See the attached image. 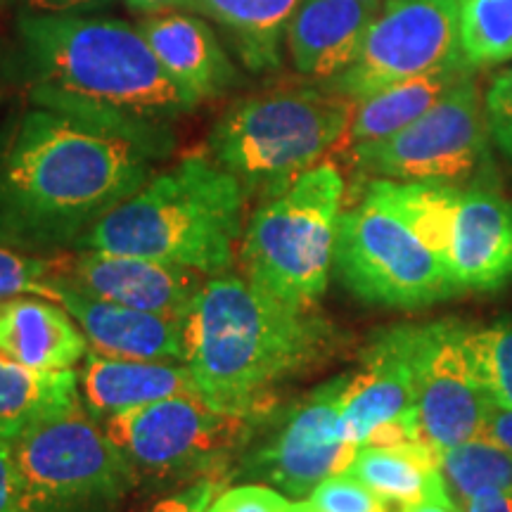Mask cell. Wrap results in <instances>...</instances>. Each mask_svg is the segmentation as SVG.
<instances>
[{
    "instance_id": "10",
    "label": "cell",
    "mask_w": 512,
    "mask_h": 512,
    "mask_svg": "<svg viewBox=\"0 0 512 512\" xmlns=\"http://www.w3.org/2000/svg\"><path fill=\"white\" fill-rule=\"evenodd\" d=\"M349 380L351 373L330 377L256 418L230 479L273 486L292 501H304L320 482L347 470L358 446L342 439L337 422Z\"/></svg>"
},
{
    "instance_id": "38",
    "label": "cell",
    "mask_w": 512,
    "mask_h": 512,
    "mask_svg": "<svg viewBox=\"0 0 512 512\" xmlns=\"http://www.w3.org/2000/svg\"><path fill=\"white\" fill-rule=\"evenodd\" d=\"M128 10L136 12L140 17L162 15V12H176V10H192L195 0H124Z\"/></svg>"
},
{
    "instance_id": "4",
    "label": "cell",
    "mask_w": 512,
    "mask_h": 512,
    "mask_svg": "<svg viewBox=\"0 0 512 512\" xmlns=\"http://www.w3.org/2000/svg\"><path fill=\"white\" fill-rule=\"evenodd\" d=\"M247 190L209 155L159 171L83 238L76 249L133 254L228 273L245 233Z\"/></svg>"
},
{
    "instance_id": "12",
    "label": "cell",
    "mask_w": 512,
    "mask_h": 512,
    "mask_svg": "<svg viewBox=\"0 0 512 512\" xmlns=\"http://www.w3.org/2000/svg\"><path fill=\"white\" fill-rule=\"evenodd\" d=\"M456 62L465 60L453 0H387L363 36L356 60L323 83L361 102Z\"/></svg>"
},
{
    "instance_id": "26",
    "label": "cell",
    "mask_w": 512,
    "mask_h": 512,
    "mask_svg": "<svg viewBox=\"0 0 512 512\" xmlns=\"http://www.w3.org/2000/svg\"><path fill=\"white\" fill-rule=\"evenodd\" d=\"M439 470L458 508L489 489L512 486V453L486 437H472L439 451Z\"/></svg>"
},
{
    "instance_id": "22",
    "label": "cell",
    "mask_w": 512,
    "mask_h": 512,
    "mask_svg": "<svg viewBox=\"0 0 512 512\" xmlns=\"http://www.w3.org/2000/svg\"><path fill=\"white\" fill-rule=\"evenodd\" d=\"M76 370H34L0 354V441H17L31 427L81 408Z\"/></svg>"
},
{
    "instance_id": "3",
    "label": "cell",
    "mask_w": 512,
    "mask_h": 512,
    "mask_svg": "<svg viewBox=\"0 0 512 512\" xmlns=\"http://www.w3.org/2000/svg\"><path fill=\"white\" fill-rule=\"evenodd\" d=\"M10 67L31 105L83 117L174 126L202 105L119 19L24 10Z\"/></svg>"
},
{
    "instance_id": "20",
    "label": "cell",
    "mask_w": 512,
    "mask_h": 512,
    "mask_svg": "<svg viewBox=\"0 0 512 512\" xmlns=\"http://www.w3.org/2000/svg\"><path fill=\"white\" fill-rule=\"evenodd\" d=\"M81 401L93 418L105 420L147 403L197 396V384L185 363L114 358L88 349L79 373Z\"/></svg>"
},
{
    "instance_id": "14",
    "label": "cell",
    "mask_w": 512,
    "mask_h": 512,
    "mask_svg": "<svg viewBox=\"0 0 512 512\" xmlns=\"http://www.w3.org/2000/svg\"><path fill=\"white\" fill-rule=\"evenodd\" d=\"M413 347L415 323H401L377 330L361 349L337 422L347 444L361 448L420 441Z\"/></svg>"
},
{
    "instance_id": "19",
    "label": "cell",
    "mask_w": 512,
    "mask_h": 512,
    "mask_svg": "<svg viewBox=\"0 0 512 512\" xmlns=\"http://www.w3.org/2000/svg\"><path fill=\"white\" fill-rule=\"evenodd\" d=\"M138 29L166 72L200 102L221 98L242 81L209 19L176 10L143 17Z\"/></svg>"
},
{
    "instance_id": "7",
    "label": "cell",
    "mask_w": 512,
    "mask_h": 512,
    "mask_svg": "<svg viewBox=\"0 0 512 512\" xmlns=\"http://www.w3.org/2000/svg\"><path fill=\"white\" fill-rule=\"evenodd\" d=\"M27 512H119L140 484L124 451L86 406L12 441Z\"/></svg>"
},
{
    "instance_id": "5",
    "label": "cell",
    "mask_w": 512,
    "mask_h": 512,
    "mask_svg": "<svg viewBox=\"0 0 512 512\" xmlns=\"http://www.w3.org/2000/svg\"><path fill=\"white\" fill-rule=\"evenodd\" d=\"M356 100L320 86H285L230 105L209 133V157L242 188L278 195L299 176L339 152Z\"/></svg>"
},
{
    "instance_id": "9",
    "label": "cell",
    "mask_w": 512,
    "mask_h": 512,
    "mask_svg": "<svg viewBox=\"0 0 512 512\" xmlns=\"http://www.w3.org/2000/svg\"><path fill=\"white\" fill-rule=\"evenodd\" d=\"M254 420L214 411L197 396H174L114 413L102 420V427L124 451L140 482L174 484L204 477L230 479V467Z\"/></svg>"
},
{
    "instance_id": "17",
    "label": "cell",
    "mask_w": 512,
    "mask_h": 512,
    "mask_svg": "<svg viewBox=\"0 0 512 512\" xmlns=\"http://www.w3.org/2000/svg\"><path fill=\"white\" fill-rule=\"evenodd\" d=\"M451 275L463 292H494L512 280V202L489 185L460 190Z\"/></svg>"
},
{
    "instance_id": "40",
    "label": "cell",
    "mask_w": 512,
    "mask_h": 512,
    "mask_svg": "<svg viewBox=\"0 0 512 512\" xmlns=\"http://www.w3.org/2000/svg\"><path fill=\"white\" fill-rule=\"evenodd\" d=\"M12 81V67H10V55H3L0 50V102L5 98V88Z\"/></svg>"
},
{
    "instance_id": "16",
    "label": "cell",
    "mask_w": 512,
    "mask_h": 512,
    "mask_svg": "<svg viewBox=\"0 0 512 512\" xmlns=\"http://www.w3.org/2000/svg\"><path fill=\"white\" fill-rule=\"evenodd\" d=\"M57 304L72 313L93 351L138 361H185V320L131 309L57 283Z\"/></svg>"
},
{
    "instance_id": "42",
    "label": "cell",
    "mask_w": 512,
    "mask_h": 512,
    "mask_svg": "<svg viewBox=\"0 0 512 512\" xmlns=\"http://www.w3.org/2000/svg\"><path fill=\"white\" fill-rule=\"evenodd\" d=\"M5 3V0H0V5H3Z\"/></svg>"
},
{
    "instance_id": "15",
    "label": "cell",
    "mask_w": 512,
    "mask_h": 512,
    "mask_svg": "<svg viewBox=\"0 0 512 512\" xmlns=\"http://www.w3.org/2000/svg\"><path fill=\"white\" fill-rule=\"evenodd\" d=\"M62 254V283L131 309L185 320L200 294L204 273L192 268L143 259L133 254L74 249Z\"/></svg>"
},
{
    "instance_id": "29",
    "label": "cell",
    "mask_w": 512,
    "mask_h": 512,
    "mask_svg": "<svg viewBox=\"0 0 512 512\" xmlns=\"http://www.w3.org/2000/svg\"><path fill=\"white\" fill-rule=\"evenodd\" d=\"M62 254L38 256L0 245V302L12 297H43L57 302Z\"/></svg>"
},
{
    "instance_id": "2",
    "label": "cell",
    "mask_w": 512,
    "mask_h": 512,
    "mask_svg": "<svg viewBox=\"0 0 512 512\" xmlns=\"http://www.w3.org/2000/svg\"><path fill=\"white\" fill-rule=\"evenodd\" d=\"M344 347L316 309H294L238 275H214L185 316V366L200 399L235 418H261L280 389L318 370Z\"/></svg>"
},
{
    "instance_id": "30",
    "label": "cell",
    "mask_w": 512,
    "mask_h": 512,
    "mask_svg": "<svg viewBox=\"0 0 512 512\" xmlns=\"http://www.w3.org/2000/svg\"><path fill=\"white\" fill-rule=\"evenodd\" d=\"M311 512H401L403 508L384 503L377 498L366 484L358 482L347 470L337 472L320 482L304 498Z\"/></svg>"
},
{
    "instance_id": "33",
    "label": "cell",
    "mask_w": 512,
    "mask_h": 512,
    "mask_svg": "<svg viewBox=\"0 0 512 512\" xmlns=\"http://www.w3.org/2000/svg\"><path fill=\"white\" fill-rule=\"evenodd\" d=\"M230 479L226 477H204L197 482H190L176 494L162 498V501L152 505L147 512H207L211 501L226 489Z\"/></svg>"
},
{
    "instance_id": "25",
    "label": "cell",
    "mask_w": 512,
    "mask_h": 512,
    "mask_svg": "<svg viewBox=\"0 0 512 512\" xmlns=\"http://www.w3.org/2000/svg\"><path fill=\"white\" fill-rule=\"evenodd\" d=\"M384 503L408 508L427 496L446 491L437 448L408 441L396 446H361L347 467Z\"/></svg>"
},
{
    "instance_id": "1",
    "label": "cell",
    "mask_w": 512,
    "mask_h": 512,
    "mask_svg": "<svg viewBox=\"0 0 512 512\" xmlns=\"http://www.w3.org/2000/svg\"><path fill=\"white\" fill-rule=\"evenodd\" d=\"M171 126L24 107L0 124V245L38 256L76 249L155 176Z\"/></svg>"
},
{
    "instance_id": "36",
    "label": "cell",
    "mask_w": 512,
    "mask_h": 512,
    "mask_svg": "<svg viewBox=\"0 0 512 512\" xmlns=\"http://www.w3.org/2000/svg\"><path fill=\"white\" fill-rule=\"evenodd\" d=\"M112 0H22L24 10L27 12H91V10H100L105 5H110Z\"/></svg>"
},
{
    "instance_id": "35",
    "label": "cell",
    "mask_w": 512,
    "mask_h": 512,
    "mask_svg": "<svg viewBox=\"0 0 512 512\" xmlns=\"http://www.w3.org/2000/svg\"><path fill=\"white\" fill-rule=\"evenodd\" d=\"M479 437H486L489 441H494V444L503 446L505 451L512 453V408L489 401L484 427Z\"/></svg>"
},
{
    "instance_id": "24",
    "label": "cell",
    "mask_w": 512,
    "mask_h": 512,
    "mask_svg": "<svg viewBox=\"0 0 512 512\" xmlns=\"http://www.w3.org/2000/svg\"><path fill=\"white\" fill-rule=\"evenodd\" d=\"M472 72L475 69L467 67L465 62L448 64V67H441L437 72L394 83V86L356 102L354 119H351L347 138H344L339 152L399 133L401 128L422 117L434 102H439L460 79H465Z\"/></svg>"
},
{
    "instance_id": "23",
    "label": "cell",
    "mask_w": 512,
    "mask_h": 512,
    "mask_svg": "<svg viewBox=\"0 0 512 512\" xmlns=\"http://www.w3.org/2000/svg\"><path fill=\"white\" fill-rule=\"evenodd\" d=\"M299 0H195L192 10L226 31L249 72H273L283 64L287 24Z\"/></svg>"
},
{
    "instance_id": "41",
    "label": "cell",
    "mask_w": 512,
    "mask_h": 512,
    "mask_svg": "<svg viewBox=\"0 0 512 512\" xmlns=\"http://www.w3.org/2000/svg\"><path fill=\"white\" fill-rule=\"evenodd\" d=\"M380 3H387V0H380Z\"/></svg>"
},
{
    "instance_id": "34",
    "label": "cell",
    "mask_w": 512,
    "mask_h": 512,
    "mask_svg": "<svg viewBox=\"0 0 512 512\" xmlns=\"http://www.w3.org/2000/svg\"><path fill=\"white\" fill-rule=\"evenodd\" d=\"M0 512H27L22 475H19L15 451L8 441H0Z\"/></svg>"
},
{
    "instance_id": "32",
    "label": "cell",
    "mask_w": 512,
    "mask_h": 512,
    "mask_svg": "<svg viewBox=\"0 0 512 512\" xmlns=\"http://www.w3.org/2000/svg\"><path fill=\"white\" fill-rule=\"evenodd\" d=\"M484 112L491 143L512 164V67L491 81L484 95Z\"/></svg>"
},
{
    "instance_id": "6",
    "label": "cell",
    "mask_w": 512,
    "mask_h": 512,
    "mask_svg": "<svg viewBox=\"0 0 512 512\" xmlns=\"http://www.w3.org/2000/svg\"><path fill=\"white\" fill-rule=\"evenodd\" d=\"M344 176L320 162L247 221L240 242L242 278L294 309H316L330 283Z\"/></svg>"
},
{
    "instance_id": "28",
    "label": "cell",
    "mask_w": 512,
    "mask_h": 512,
    "mask_svg": "<svg viewBox=\"0 0 512 512\" xmlns=\"http://www.w3.org/2000/svg\"><path fill=\"white\" fill-rule=\"evenodd\" d=\"M467 344L489 401L512 408V316L470 328Z\"/></svg>"
},
{
    "instance_id": "27",
    "label": "cell",
    "mask_w": 512,
    "mask_h": 512,
    "mask_svg": "<svg viewBox=\"0 0 512 512\" xmlns=\"http://www.w3.org/2000/svg\"><path fill=\"white\" fill-rule=\"evenodd\" d=\"M460 50L467 67L486 69L512 60V0H453Z\"/></svg>"
},
{
    "instance_id": "13",
    "label": "cell",
    "mask_w": 512,
    "mask_h": 512,
    "mask_svg": "<svg viewBox=\"0 0 512 512\" xmlns=\"http://www.w3.org/2000/svg\"><path fill=\"white\" fill-rule=\"evenodd\" d=\"M470 323L439 318L415 323V415L422 444L444 451L479 437L489 396L472 363Z\"/></svg>"
},
{
    "instance_id": "39",
    "label": "cell",
    "mask_w": 512,
    "mask_h": 512,
    "mask_svg": "<svg viewBox=\"0 0 512 512\" xmlns=\"http://www.w3.org/2000/svg\"><path fill=\"white\" fill-rule=\"evenodd\" d=\"M401 512H463L453 501L451 494L446 491H439V494H432L427 496L425 501L415 503V505H408V508H403Z\"/></svg>"
},
{
    "instance_id": "37",
    "label": "cell",
    "mask_w": 512,
    "mask_h": 512,
    "mask_svg": "<svg viewBox=\"0 0 512 512\" xmlns=\"http://www.w3.org/2000/svg\"><path fill=\"white\" fill-rule=\"evenodd\" d=\"M460 510L463 512H512V486L510 489L482 491V494L472 496Z\"/></svg>"
},
{
    "instance_id": "31",
    "label": "cell",
    "mask_w": 512,
    "mask_h": 512,
    "mask_svg": "<svg viewBox=\"0 0 512 512\" xmlns=\"http://www.w3.org/2000/svg\"><path fill=\"white\" fill-rule=\"evenodd\" d=\"M294 503L273 486L247 482L223 489L207 512H292Z\"/></svg>"
},
{
    "instance_id": "18",
    "label": "cell",
    "mask_w": 512,
    "mask_h": 512,
    "mask_svg": "<svg viewBox=\"0 0 512 512\" xmlns=\"http://www.w3.org/2000/svg\"><path fill=\"white\" fill-rule=\"evenodd\" d=\"M382 5L380 0H299L285 34L294 69L316 81L342 74L356 60Z\"/></svg>"
},
{
    "instance_id": "11",
    "label": "cell",
    "mask_w": 512,
    "mask_h": 512,
    "mask_svg": "<svg viewBox=\"0 0 512 512\" xmlns=\"http://www.w3.org/2000/svg\"><path fill=\"white\" fill-rule=\"evenodd\" d=\"M489 140L484 98L472 72L399 133L347 147L342 155L370 181L460 185L482 166Z\"/></svg>"
},
{
    "instance_id": "8",
    "label": "cell",
    "mask_w": 512,
    "mask_h": 512,
    "mask_svg": "<svg viewBox=\"0 0 512 512\" xmlns=\"http://www.w3.org/2000/svg\"><path fill=\"white\" fill-rule=\"evenodd\" d=\"M332 271L358 299L387 309H425L463 292L418 235L368 192L339 216Z\"/></svg>"
},
{
    "instance_id": "21",
    "label": "cell",
    "mask_w": 512,
    "mask_h": 512,
    "mask_svg": "<svg viewBox=\"0 0 512 512\" xmlns=\"http://www.w3.org/2000/svg\"><path fill=\"white\" fill-rule=\"evenodd\" d=\"M88 339L62 304L43 297L0 302V354L34 370H72L88 354Z\"/></svg>"
}]
</instances>
